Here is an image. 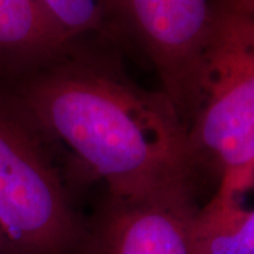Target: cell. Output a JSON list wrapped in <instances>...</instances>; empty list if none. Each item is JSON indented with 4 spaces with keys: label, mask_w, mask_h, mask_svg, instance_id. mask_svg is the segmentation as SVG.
<instances>
[{
    "label": "cell",
    "mask_w": 254,
    "mask_h": 254,
    "mask_svg": "<svg viewBox=\"0 0 254 254\" xmlns=\"http://www.w3.org/2000/svg\"><path fill=\"white\" fill-rule=\"evenodd\" d=\"M69 184L100 182L108 198L144 199L190 188L195 160L171 100L116 61L72 44L44 63L0 75Z\"/></svg>",
    "instance_id": "cell-1"
},
{
    "label": "cell",
    "mask_w": 254,
    "mask_h": 254,
    "mask_svg": "<svg viewBox=\"0 0 254 254\" xmlns=\"http://www.w3.org/2000/svg\"><path fill=\"white\" fill-rule=\"evenodd\" d=\"M195 164L218 170V190L254 188V17L216 10L202 54L188 118Z\"/></svg>",
    "instance_id": "cell-2"
},
{
    "label": "cell",
    "mask_w": 254,
    "mask_h": 254,
    "mask_svg": "<svg viewBox=\"0 0 254 254\" xmlns=\"http://www.w3.org/2000/svg\"><path fill=\"white\" fill-rule=\"evenodd\" d=\"M86 227L73 187L0 88V254H79Z\"/></svg>",
    "instance_id": "cell-3"
},
{
    "label": "cell",
    "mask_w": 254,
    "mask_h": 254,
    "mask_svg": "<svg viewBox=\"0 0 254 254\" xmlns=\"http://www.w3.org/2000/svg\"><path fill=\"white\" fill-rule=\"evenodd\" d=\"M123 31L136 38L184 126L216 10L210 0H115Z\"/></svg>",
    "instance_id": "cell-4"
},
{
    "label": "cell",
    "mask_w": 254,
    "mask_h": 254,
    "mask_svg": "<svg viewBox=\"0 0 254 254\" xmlns=\"http://www.w3.org/2000/svg\"><path fill=\"white\" fill-rule=\"evenodd\" d=\"M195 210L190 188L137 200L105 196L88 219L79 254H192Z\"/></svg>",
    "instance_id": "cell-5"
},
{
    "label": "cell",
    "mask_w": 254,
    "mask_h": 254,
    "mask_svg": "<svg viewBox=\"0 0 254 254\" xmlns=\"http://www.w3.org/2000/svg\"><path fill=\"white\" fill-rule=\"evenodd\" d=\"M72 44L40 0H0V75L44 63Z\"/></svg>",
    "instance_id": "cell-6"
},
{
    "label": "cell",
    "mask_w": 254,
    "mask_h": 254,
    "mask_svg": "<svg viewBox=\"0 0 254 254\" xmlns=\"http://www.w3.org/2000/svg\"><path fill=\"white\" fill-rule=\"evenodd\" d=\"M243 193L216 190L192 219V254H254V206Z\"/></svg>",
    "instance_id": "cell-7"
},
{
    "label": "cell",
    "mask_w": 254,
    "mask_h": 254,
    "mask_svg": "<svg viewBox=\"0 0 254 254\" xmlns=\"http://www.w3.org/2000/svg\"><path fill=\"white\" fill-rule=\"evenodd\" d=\"M73 44L119 36L123 27L115 0H40Z\"/></svg>",
    "instance_id": "cell-8"
},
{
    "label": "cell",
    "mask_w": 254,
    "mask_h": 254,
    "mask_svg": "<svg viewBox=\"0 0 254 254\" xmlns=\"http://www.w3.org/2000/svg\"><path fill=\"white\" fill-rule=\"evenodd\" d=\"M229 7L254 17V0H230Z\"/></svg>",
    "instance_id": "cell-9"
}]
</instances>
